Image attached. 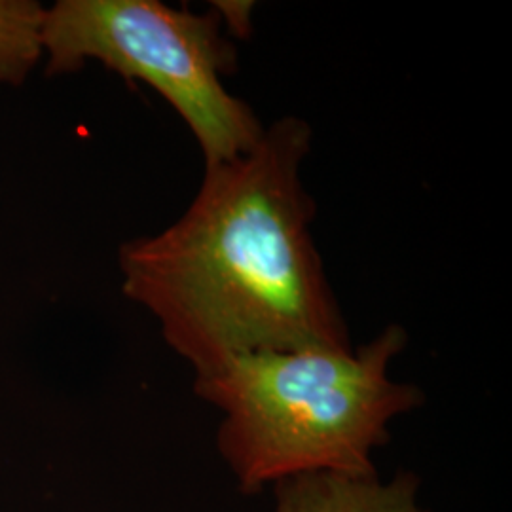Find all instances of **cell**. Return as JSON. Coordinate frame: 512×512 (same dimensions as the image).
Segmentation results:
<instances>
[{
  "mask_svg": "<svg viewBox=\"0 0 512 512\" xmlns=\"http://www.w3.org/2000/svg\"><path fill=\"white\" fill-rule=\"evenodd\" d=\"M311 137L306 120L279 118L245 154L205 167L181 219L120 249L122 291L194 378L253 353L351 348L311 234Z\"/></svg>",
  "mask_w": 512,
  "mask_h": 512,
  "instance_id": "1",
  "label": "cell"
},
{
  "mask_svg": "<svg viewBox=\"0 0 512 512\" xmlns=\"http://www.w3.org/2000/svg\"><path fill=\"white\" fill-rule=\"evenodd\" d=\"M406 344V330L389 325L359 348L253 353L194 378L196 395L222 416L217 450L239 490L378 473L374 454L393 421L423 403L420 387L389 374Z\"/></svg>",
  "mask_w": 512,
  "mask_h": 512,
  "instance_id": "2",
  "label": "cell"
},
{
  "mask_svg": "<svg viewBox=\"0 0 512 512\" xmlns=\"http://www.w3.org/2000/svg\"><path fill=\"white\" fill-rule=\"evenodd\" d=\"M48 74L99 61L141 80L175 109L202 148L205 167L255 147L264 126L255 110L224 88L236 50L215 14H194L160 0H57L46 10Z\"/></svg>",
  "mask_w": 512,
  "mask_h": 512,
  "instance_id": "3",
  "label": "cell"
},
{
  "mask_svg": "<svg viewBox=\"0 0 512 512\" xmlns=\"http://www.w3.org/2000/svg\"><path fill=\"white\" fill-rule=\"evenodd\" d=\"M272 512H431L412 473L391 478L317 473L275 484Z\"/></svg>",
  "mask_w": 512,
  "mask_h": 512,
  "instance_id": "4",
  "label": "cell"
},
{
  "mask_svg": "<svg viewBox=\"0 0 512 512\" xmlns=\"http://www.w3.org/2000/svg\"><path fill=\"white\" fill-rule=\"evenodd\" d=\"M46 6L0 0V84L21 86L44 55Z\"/></svg>",
  "mask_w": 512,
  "mask_h": 512,
  "instance_id": "5",
  "label": "cell"
}]
</instances>
